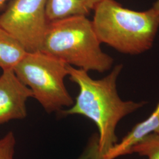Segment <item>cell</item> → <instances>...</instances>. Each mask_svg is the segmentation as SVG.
Instances as JSON below:
<instances>
[{
	"mask_svg": "<svg viewBox=\"0 0 159 159\" xmlns=\"http://www.w3.org/2000/svg\"><path fill=\"white\" fill-rule=\"evenodd\" d=\"M8 0H0V8L4 5V4Z\"/></svg>",
	"mask_w": 159,
	"mask_h": 159,
	"instance_id": "5bb4252c",
	"label": "cell"
},
{
	"mask_svg": "<svg viewBox=\"0 0 159 159\" xmlns=\"http://www.w3.org/2000/svg\"><path fill=\"white\" fill-rule=\"evenodd\" d=\"M31 97H33L32 91L13 70H3L0 76V125L25 118L26 102Z\"/></svg>",
	"mask_w": 159,
	"mask_h": 159,
	"instance_id": "8992f818",
	"label": "cell"
},
{
	"mask_svg": "<svg viewBox=\"0 0 159 159\" xmlns=\"http://www.w3.org/2000/svg\"><path fill=\"white\" fill-rule=\"evenodd\" d=\"M92 21L101 43L121 53L137 55L153 46L159 28V16L153 8L137 11L116 0H101Z\"/></svg>",
	"mask_w": 159,
	"mask_h": 159,
	"instance_id": "7a4b0ae2",
	"label": "cell"
},
{
	"mask_svg": "<svg viewBox=\"0 0 159 159\" xmlns=\"http://www.w3.org/2000/svg\"><path fill=\"white\" fill-rule=\"evenodd\" d=\"M16 138L12 131L0 139V159H14Z\"/></svg>",
	"mask_w": 159,
	"mask_h": 159,
	"instance_id": "8fae6325",
	"label": "cell"
},
{
	"mask_svg": "<svg viewBox=\"0 0 159 159\" xmlns=\"http://www.w3.org/2000/svg\"><path fill=\"white\" fill-rule=\"evenodd\" d=\"M101 44L92 21L87 16H74L50 22L41 51L75 68L104 73L114 60Z\"/></svg>",
	"mask_w": 159,
	"mask_h": 159,
	"instance_id": "3957f363",
	"label": "cell"
},
{
	"mask_svg": "<svg viewBox=\"0 0 159 159\" xmlns=\"http://www.w3.org/2000/svg\"><path fill=\"white\" fill-rule=\"evenodd\" d=\"M70 80L79 87L74 104L62 111L65 116L78 114L91 120L98 131L100 150L104 155L117 143L116 129L120 121L143 107L146 102L124 101L118 94L117 81L123 65H116L102 79H92L88 71L68 65Z\"/></svg>",
	"mask_w": 159,
	"mask_h": 159,
	"instance_id": "6da1fadb",
	"label": "cell"
},
{
	"mask_svg": "<svg viewBox=\"0 0 159 159\" xmlns=\"http://www.w3.org/2000/svg\"><path fill=\"white\" fill-rule=\"evenodd\" d=\"M27 53L16 39L0 27V68L2 71L14 70Z\"/></svg>",
	"mask_w": 159,
	"mask_h": 159,
	"instance_id": "9c48e42d",
	"label": "cell"
},
{
	"mask_svg": "<svg viewBox=\"0 0 159 159\" xmlns=\"http://www.w3.org/2000/svg\"><path fill=\"white\" fill-rule=\"evenodd\" d=\"M101 0H47V17L49 22L74 16H87Z\"/></svg>",
	"mask_w": 159,
	"mask_h": 159,
	"instance_id": "ba28073f",
	"label": "cell"
},
{
	"mask_svg": "<svg viewBox=\"0 0 159 159\" xmlns=\"http://www.w3.org/2000/svg\"><path fill=\"white\" fill-rule=\"evenodd\" d=\"M137 153L147 159H159V134L148 135L131 148L130 154Z\"/></svg>",
	"mask_w": 159,
	"mask_h": 159,
	"instance_id": "30bf717a",
	"label": "cell"
},
{
	"mask_svg": "<svg viewBox=\"0 0 159 159\" xmlns=\"http://www.w3.org/2000/svg\"><path fill=\"white\" fill-rule=\"evenodd\" d=\"M100 150L98 134L91 137L83 153L77 159H105Z\"/></svg>",
	"mask_w": 159,
	"mask_h": 159,
	"instance_id": "7c38bea8",
	"label": "cell"
},
{
	"mask_svg": "<svg viewBox=\"0 0 159 159\" xmlns=\"http://www.w3.org/2000/svg\"><path fill=\"white\" fill-rule=\"evenodd\" d=\"M14 71L48 113L70 107L74 100L64 84L68 64L43 51L27 52Z\"/></svg>",
	"mask_w": 159,
	"mask_h": 159,
	"instance_id": "277c9868",
	"label": "cell"
},
{
	"mask_svg": "<svg viewBox=\"0 0 159 159\" xmlns=\"http://www.w3.org/2000/svg\"><path fill=\"white\" fill-rule=\"evenodd\" d=\"M47 0H12L0 15V27L23 46L27 52L41 51L50 22Z\"/></svg>",
	"mask_w": 159,
	"mask_h": 159,
	"instance_id": "5b68a950",
	"label": "cell"
},
{
	"mask_svg": "<svg viewBox=\"0 0 159 159\" xmlns=\"http://www.w3.org/2000/svg\"><path fill=\"white\" fill-rule=\"evenodd\" d=\"M152 133L159 134V100L152 113L146 119L137 124L120 142L117 143L104 156V159H114L130 154L131 148Z\"/></svg>",
	"mask_w": 159,
	"mask_h": 159,
	"instance_id": "52a82bcc",
	"label": "cell"
},
{
	"mask_svg": "<svg viewBox=\"0 0 159 159\" xmlns=\"http://www.w3.org/2000/svg\"><path fill=\"white\" fill-rule=\"evenodd\" d=\"M152 8H153L157 12V14H159V0H157L154 2V4Z\"/></svg>",
	"mask_w": 159,
	"mask_h": 159,
	"instance_id": "4fadbf2b",
	"label": "cell"
}]
</instances>
